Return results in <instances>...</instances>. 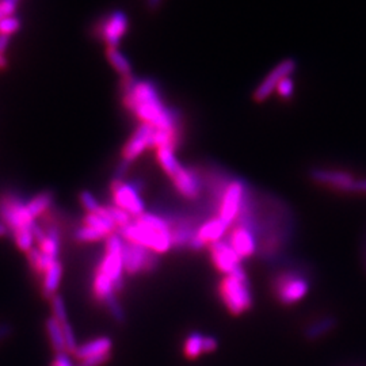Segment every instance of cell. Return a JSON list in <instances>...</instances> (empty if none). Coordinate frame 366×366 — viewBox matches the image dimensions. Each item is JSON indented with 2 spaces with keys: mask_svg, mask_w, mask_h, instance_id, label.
<instances>
[{
  "mask_svg": "<svg viewBox=\"0 0 366 366\" xmlns=\"http://www.w3.org/2000/svg\"><path fill=\"white\" fill-rule=\"evenodd\" d=\"M123 105L140 123L178 133L176 114L164 105L156 85L150 81H123Z\"/></svg>",
  "mask_w": 366,
  "mask_h": 366,
  "instance_id": "1",
  "label": "cell"
},
{
  "mask_svg": "<svg viewBox=\"0 0 366 366\" xmlns=\"http://www.w3.org/2000/svg\"><path fill=\"white\" fill-rule=\"evenodd\" d=\"M296 68H297V61L294 59H285L280 64H277L255 88L252 94L254 102L262 103L266 99H269L276 92L281 81L287 77H292Z\"/></svg>",
  "mask_w": 366,
  "mask_h": 366,
  "instance_id": "9",
  "label": "cell"
},
{
  "mask_svg": "<svg viewBox=\"0 0 366 366\" xmlns=\"http://www.w3.org/2000/svg\"><path fill=\"white\" fill-rule=\"evenodd\" d=\"M311 178L321 185L331 186L334 189L349 192L350 186L354 182V178L345 171L338 170H325V168H315L311 171Z\"/></svg>",
  "mask_w": 366,
  "mask_h": 366,
  "instance_id": "14",
  "label": "cell"
},
{
  "mask_svg": "<svg viewBox=\"0 0 366 366\" xmlns=\"http://www.w3.org/2000/svg\"><path fill=\"white\" fill-rule=\"evenodd\" d=\"M349 193H366V179L354 181L349 189Z\"/></svg>",
  "mask_w": 366,
  "mask_h": 366,
  "instance_id": "41",
  "label": "cell"
},
{
  "mask_svg": "<svg viewBox=\"0 0 366 366\" xmlns=\"http://www.w3.org/2000/svg\"><path fill=\"white\" fill-rule=\"evenodd\" d=\"M230 228V225L223 221L218 216L206 221L203 224L197 232H196V238L205 245V244H213L216 242H220L223 239V236L225 235L227 230Z\"/></svg>",
  "mask_w": 366,
  "mask_h": 366,
  "instance_id": "16",
  "label": "cell"
},
{
  "mask_svg": "<svg viewBox=\"0 0 366 366\" xmlns=\"http://www.w3.org/2000/svg\"><path fill=\"white\" fill-rule=\"evenodd\" d=\"M50 304H52V312H53V318L60 322L61 325L63 323H67L68 319H67V309H65V304H64V300L60 294H56L50 298Z\"/></svg>",
  "mask_w": 366,
  "mask_h": 366,
  "instance_id": "31",
  "label": "cell"
},
{
  "mask_svg": "<svg viewBox=\"0 0 366 366\" xmlns=\"http://www.w3.org/2000/svg\"><path fill=\"white\" fill-rule=\"evenodd\" d=\"M14 235V241L17 247L23 251V252H29L32 248H33V244L36 242L32 231H30V227H25V228H19L17 231L12 232Z\"/></svg>",
  "mask_w": 366,
  "mask_h": 366,
  "instance_id": "29",
  "label": "cell"
},
{
  "mask_svg": "<svg viewBox=\"0 0 366 366\" xmlns=\"http://www.w3.org/2000/svg\"><path fill=\"white\" fill-rule=\"evenodd\" d=\"M276 92H277L281 98H284V99L292 98L293 94H294V81H293V78H292V77H287V78L283 79L281 83L278 84Z\"/></svg>",
  "mask_w": 366,
  "mask_h": 366,
  "instance_id": "36",
  "label": "cell"
},
{
  "mask_svg": "<svg viewBox=\"0 0 366 366\" xmlns=\"http://www.w3.org/2000/svg\"><path fill=\"white\" fill-rule=\"evenodd\" d=\"M254 232L255 231L242 224H236L231 230L228 236V243L236 251V254L241 258H248L255 252L256 242Z\"/></svg>",
  "mask_w": 366,
  "mask_h": 366,
  "instance_id": "13",
  "label": "cell"
},
{
  "mask_svg": "<svg viewBox=\"0 0 366 366\" xmlns=\"http://www.w3.org/2000/svg\"><path fill=\"white\" fill-rule=\"evenodd\" d=\"M84 223L87 227L96 230L98 232H101L105 236L113 235L116 228H117L116 223L110 218V216L108 214L105 207H102V210L99 213H88L84 217Z\"/></svg>",
  "mask_w": 366,
  "mask_h": 366,
  "instance_id": "19",
  "label": "cell"
},
{
  "mask_svg": "<svg viewBox=\"0 0 366 366\" xmlns=\"http://www.w3.org/2000/svg\"><path fill=\"white\" fill-rule=\"evenodd\" d=\"M197 231L189 223H179L174 228H171V238H172V247L183 248L190 245L192 239L194 238Z\"/></svg>",
  "mask_w": 366,
  "mask_h": 366,
  "instance_id": "25",
  "label": "cell"
},
{
  "mask_svg": "<svg viewBox=\"0 0 366 366\" xmlns=\"http://www.w3.org/2000/svg\"><path fill=\"white\" fill-rule=\"evenodd\" d=\"M273 286L278 300L285 305H292L300 301L309 290V284L307 278L294 272H286L283 274H278L274 280Z\"/></svg>",
  "mask_w": 366,
  "mask_h": 366,
  "instance_id": "8",
  "label": "cell"
},
{
  "mask_svg": "<svg viewBox=\"0 0 366 366\" xmlns=\"http://www.w3.org/2000/svg\"><path fill=\"white\" fill-rule=\"evenodd\" d=\"M103 207H105V210L108 212V214L110 216V218L116 223V225L119 228L128 225L132 221V216L129 213H126L125 210H122L121 207L116 206V205L103 206Z\"/></svg>",
  "mask_w": 366,
  "mask_h": 366,
  "instance_id": "30",
  "label": "cell"
},
{
  "mask_svg": "<svg viewBox=\"0 0 366 366\" xmlns=\"http://www.w3.org/2000/svg\"><path fill=\"white\" fill-rule=\"evenodd\" d=\"M245 205V186L243 181H231L220 199L218 217L225 221L230 227L238 220Z\"/></svg>",
  "mask_w": 366,
  "mask_h": 366,
  "instance_id": "4",
  "label": "cell"
},
{
  "mask_svg": "<svg viewBox=\"0 0 366 366\" xmlns=\"http://www.w3.org/2000/svg\"><path fill=\"white\" fill-rule=\"evenodd\" d=\"M120 235L128 243L140 244L155 254H164L172 247L168 220L154 213H144L120 228Z\"/></svg>",
  "mask_w": 366,
  "mask_h": 366,
  "instance_id": "2",
  "label": "cell"
},
{
  "mask_svg": "<svg viewBox=\"0 0 366 366\" xmlns=\"http://www.w3.org/2000/svg\"><path fill=\"white\" fill-rule=\"evenodd\" d=\"M28 261L30 263V267L34 270V273L41 274L42 277L48 272L50 265L54 262L48 255H45L40 248H34V247L28 252Z\"/></svg>",
  "mask_w": 366,
  "mask_h": 366,
  "instance_id": "26",
  "label": "cell"
},
{
  "mask_svg": "<svg viewBox=\"0 0 366 366\" xmlns=\"http://www.w3.org/2000/svg\"><path fill=\"white\" fill-rule=\"evenodd\" d=\"M75 239L78 242H99L103 238H106L105 235H102L101 232H98L96 230L91 228V227H81L79 230L75 231Z\"/></svg>",
  "mask_w": 366,
  "mask_h": 366,
  "instance_id": "32",
  "label": "cell"
},
{
  "mask_svg": "<svg viewBox=\"0 0 366 366\" xmlns=\"http://www.w3.org/2000/svg\"><path fill=\"white\" fill-rule=\"evenodd\" d=\"M123 269L128 274H139L141 272H152L158 267V254L140 244L128 243L122 251Z\"/></svg>",
  "mask_w": 366,
  "mask_h": 366,
  "instance_id": "5",
  "label": "cell"
},
{
  "mask_svg": "<svg viewBox=\"0 0 366 366\" xmlns=\"http://www.w3.org/2000/svg\"><path fill=\"white\" fill-rule=\"evenodd\" d=\"M335 325H336L335 318L328 316V318H325V319L314 323L311 327H308V329L305 332V336L308 339H318V338L325 335L327 332H329L335 327Z\"/></svg>",
  "mask_w": 366,
  "mask_h": 366,
  "instance_id": "28",
  "label": "cell"
},
{
  "mask_svg": "<svg viewBox=\"0 0 366 366\" xmlns=\"http://www.w3.org/2000/svg\"><path fill=\"white\" fill-rule=\"evenodd\" d=\"M112 340L108 336H102V338H96L94 340H90L84 345L79 346L75 352V357L83 361L87 360L90 357H95V356H103V354H110L112 350Z\"/></svg>",
  "mask_w": 366,
  "mask_h": 366,
  "instance_id": "17",
  "label": "cell"
},
{
  "mask_svg": "<svg viewBox=\"0 0 366 366\" xmlns=\"http://www.w3.org/2000/svg\"><path fill=\"white\" fill-rule=\"evenodd\" d=\"M163 1H164V0H147L145 4H147V8H148L150 11H156V10L161 8Z\"/></svg>",
  "mask_w": 366,
  "mask_h": 366,
  "instance_id": "44",
  "label": "cell"
},
{
  "mask_svg": "<svg viewBox=\"0 0 366 366\" xmlns=\"http://www.w3.org/2000/svg\"><path fill=\"white\" fill-rule=\"evenodd\" d=\"M220 296L232 315H242L252 305V296L247 277L225 276L220 283Z\"/></svg>",
  "mask_w": 366,
  "mask_h": 366,
  "instance_id": "3",
  "label": "cell"
},
{
  "mask_svg": "<svg viewBox=\"0 0 366 366\" xmlns=\"http://www.w3.org/2000/svg\"><path fill=\"white\" fill-rule=\"evenodd\" d=\"M53 201H54V194H53V192H49V190L42 192L36 197H33L29 203H26V207H28L30 217L36 220L37 217H40L46 212H49V209L53 205Z\"/></svg>",
  "mask_w": 366,
  "mask_h": 366,
  "instance_id": "23",
  "label": "cell"
},
{
  "mask_svg": "<svg viewBox=\"0 0 366 366\" xmlns=\"http://www.w3.org/2000/svg\"><path fill=\"white\" fill-rule=\"evenodd\" d=\"M63 334H64V340H65V347H67V352L75 354L77 349L79 347L78 343H77V338H75V334H74V329L71 325L67 322V323H63Z\"/></svg>",
  "mask_w": 366,
  "mask_h": 366,
  "instance_id": "35",
  "label": "cell"
},
{
  "mask_svg": "<svg viewBox=\"0 0 366 366\" xmlns=\"http://www.w3.org/2000/svg\"><path fill=\"white\" fill-rule=\"evenodd\" d=\"M8 227L7 225H4L3 223H0V238H3V236H6L7 234H8Z\"/></svg>",
  "mask_w": 366,
  "mask_h": 366,
  "instance_id": "45",
  "label": "cell"
},
{
  "mask_svg": "<svg viewBox=\"0 0 366 366\" xmlns=\"http://www.w3.org/2000/svg\"><path fill=\"white\" fill-rule=\"evenodd\" d=\"M210 256L216 269L225 276H232L242 267V258L228 242L220 241L210 244Z\"/></svg>",
  "mask_w": 366,
  "mask_h": 366,
  "instance_id": "11",
  "label": "cell"
},
{
  "mask_svg": "<svg viewBox=\"0 0 366 366\" xmlns=\"http://www.w3.org/2000/svg\"><path fill=\"white\" fill-rule=\"evenodd\" d=\"M110 354H103V356H95V357H90L87 360L81 361V364L78 366H101L103 365L105 363H108Z\"/></svg>",
  "mask_w": 366,
  "mask_h": 366,
  "instance_id": "38",
  "label": "cell"
},
{
  "mask_svg": "<svg viewBox=\"0 0 366 366\" xmlns=\"http://www.w3.org/2000/svg\"><path fill=\"white\" fill-rule=\"evenodd\" d=\"M61 276H63V265H61L60 259H57L50 265L48 272L43 274V278H42V294H43V297L52 298L53 296L57 294L56 292L60 286Z\"/></svg>",
  "mask_w": 366,
  "mask_h": 366,
  "instance_id": "18",
  "label": "cell"
},
{
  "mask_svg": "<svg viewBox=\"0 0 366 366\" xmlns=\"http://www.w3.org/2000/svg\"><path fill=\"white\" fill-rule=\"evenodd\" d=\"M92 292H94V297L101 301L105 303L108 300H110L112 297H114L116 290H114V285L113 281L101 270H96L95 278H94V285H92Z\"/></svg>",
  "mask_w": 366,
  "mask_h": 366,
  "instance_id": "22",
  "label": "cell"
},
{
  "mask_svg": "<svg viewBox=\"0 0 366 366\" xmlns=\"http://www.w3.org/2000/svg\"><path fill=\"white\" fill-rule=\"evenodd\" d=\"M171 181L176 192L187 200L197 199L203 190V183L200 176L193 170L186 168L185 165L174 178H171Z\"/></svg>",
  "mask_w": 366,
  "mask_h": 366,
  "instance_id": "12",
  "label": "cell"
},
{
  "mask_svg": "<svg viewBox=\"0 0 366 366\" xmlns=\"http://www.w3.org/2000/svg\"><path fill=\"white\" fill-rule=\"evenodd\" d=\"M46 331L50 339V345L53 347V350L59 354V353H65L67 347H65V340H64V334H63V325L60 322H57L53 316L46 319Z\"/></svg>",
  "mask_w": 366,
  "mask_h": 366,
  "instance_id": "24",
  "label": "cell"
},
{
  "mask_svg": "<svg viewBox=\"0 0 366 366\" xmlns=\"http://www.w3.org/2000/svg\"><path fill=\"white\" fill-rule=\"evenodd\" d=\"M156 130V128L148 123H140L122 147V162L130 164L139 159L147 150H155Z\"/></svg>",
  "mask_w": 366,
  "mask_h": 366,
  "instance_id": "7",
  "label": "cell"
},
{
  "mask_svg": "<svg viewBox=\"0 0 366 366\" xmlns=\"http://www.w3.org/2000/svg\"><path fill=\"white\" fill-rule=\"evenodd\" d=\"M106 307L109 308L112 316H113L117 322H123V311H122L121 305H120V303L117 301L116 296L106 301Z\"/></svg>",
  "mask_w": 366,
  "mask_h": 366,
  "instance_id": "37",
  "label": "cell"
},
{
  "mask_svg": "<svg viewBox=\"0 0 366 366\" xmlns=\"http://www.w3.org/2000/svg\"><path fill=\"white\" fill-rule=\"evenodd\" d=\"M185 356L189 360H196L203 353V336L199 332H193L185 342Z\"/></svg>",
  "mask_w": 366,
  "mask_h": 366,
  "instance_id": "27",
  "label": "cell"
},
{
  "mask_svg": "<svg viewBox=\"0 0 366 366\" xmlns=\"http://www.w3.org/2000/svg\"><path fill=\"white\" fill-rule=\"evenodd\" d=\"M122 251H106V255L98 267V270L105 273L113 281L116 292H121L125 285L122 276L125 272L122 262Z\"/></svg>",
  "mask_w": 366,
  "mask_h": 366,
  "instance_id": "15",
  "label": "cell"
},
{
  "mask_svg": "<svg viewBox=\"0 0 366 366\" xmlns=\"http://www.w3.org/2000/svg\"><path fill=\"white\" fill-rule=\"evenodd\" d=\"M128 30H129L128 14L122 10H116L102 21L96 33L108 48H119Z\"/></svg>",
  "mask_w": 366,
  "mask_h": 366,
  "instance_id": "10",
  "label": "cell"
},
{
  "mask_svg": "<svg viewBox=\"0 0 366 366\" xmlns=\"http://www.w3.org/2000/svg\"><path fill=\"white\" fill-rule=\"evenodd\" d=\"M8 43H10V37L0 34V56H4V53L8 48Z\"/></svg>",
  "mask_w": 366,
  "mask_h": 366,
  "instance_id": "43",
  "label": "cell"
},
{
  "mask_svg": "<svg viewBox=\"0 0 366 366\" xmlns=\"http://www.w3.org/2000/svg\"><path fill=\"white\" fill-rule=\"evenodd\" d=\"M106 56L113 70L120 75L122 81L133 78V68L129 59L122 53L120 48H106Z\"/></svg>",
  "mask_w": 366,
  "mask_h": 366,
  "instance_id": "20",
  "label": "cell"
},
{
  "mask_svg": "<svg viewBox=\"0 0 366 366\" xmlns=\"http://www.w3.org/2000/svg\"><path fill=\"white\" fill-rule=\"evenodd\" d=\"M113 203L133 217H139L145 213V205L140 196V187L137 183L123 182L122 179H114L112 182Z\"/></svg>",
  "mask_w": 366,
  "mask_h": 366,
  "instance_id": "6",
  "label": "cell"
},
{
  "mask_svg": "<svg viewBox=\"0 0 366 366\" xmlns=\"http://www.w3.org/2000/svg\"><path fill=\"white\" fill-rule=\"evenodd\" d=\"M43 230L46 232V236L41 242L39 248L50 259L57 261L59 255H60V231H59V227L53 223H49Z\"/></svg>",
  "mask_w": 366,
  "mask_h": 366,
  "instance_id": "21",
  "label": "cell"
},
{
  "mask_svg": "<svg viewBox=\"0 0 366 366\" xmlns=\"http://www.w3.org/2000/svg\"><path fill=\"white\" fill-rule=\"evenodd\" d=\"M217 347V340L213 336H203V352L212 353Z\"/></svg>",
  "mask_w": 366,
  "mask_h": 366,
  "instance_id": "40",
  "label": "cell"
},
{
  "mask_svg": "<svg viewBox=\"0 0 366 366\" xmlns=\"http://www.w3.org/2000/svg\"><path fill=\"white\" fill-rule=\"evenodd\" d=\"M79 200L83 205V207L88 212V213H99L102 210L103 206H101V203H98V200L87 190L81 192L79 194Z\"/></svg>",
  "mask_w": 366,
  "mask_h": 366,
  "instance_id": "34",
  "label": "cell"
},
{
  "mask_svg": "<svg viewBox=\"0 0 366 366\" xmlns=\"http://www.w3.org/2000/svg\"><path fill=\"white\" fill-rule=\"evenodd\" d=\"M21 29V21L17 17H7L0 21V34L11 37Z\"/></svg>",
  "mask_w": 366,
  "mask_h": 366,
  "instance_id": "33",
  "label": "cell"
},
{
  "mask_svg": "<svg viewBox=\"0 0 366 366\" xmlns=\"http://www.w3.org/2000/svg\"><path fill=\"white\" fill-rule=\"evenodd\" d=\"M52 366H75L72 364L71 358L68 357L67 353H59L56 354L54 360H53V364Z\"/></svg>",
  "mask_w": 366,
  "mask_h": 366,
  "instance_id": "39",
  "label": "cell"
},
{
  "mask_svg": "<svg viewBox=\"0 0 366 366\" xmlns=\"http://www.w3.org/2000/svg\"><path fill=\"white\" fill-rule=\"evenodd\" d=\"M7 65H8V63H7L6 56H0V71H1V70H6Z\"/></svg>",
  "mask_w": 366,
  "mask_h": 366,
  "instance_id": "46",
  "label": "cell"
},
{
  "mask_svg": "<svg viewBox=\"0 0 366 366\" xmlns=\"http://www.w3.org/2000/svg\"><path fill=\"white\" fill-rule=\"evenodd\" d=\"M12 334V325L8 323H0V342L7 339Z\"/></svg>",
  "mask_w": 366,
  "mask_h": 366,
  "instance_id": "42",
  "label": "cell"
}]
</instances>
